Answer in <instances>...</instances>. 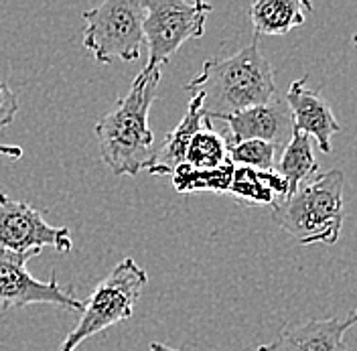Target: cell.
<instances>
[{
    "mask_svg": "<svg viewBox=\"0 0 357 351\" xmlns=\"http://www.w3.org/2000/svg\"><path fill=\"white\" fill-rule=\"evenodd\" d=\"M236 167L227 160L225 165L209 171L191 169L189 165H181L173 173V185L178 193H195V191H213V193H227Z\"/></svg>",
    "mask_w": 357,
    "mask_h": 351,
    "instance_id": "cell-17",
    "label": "cell"
},
{
    "mask_svg": "<svg viewBox=\"0 0 357 351\" xmlns=\"http://www.w3.org/2000/svg\"><path fill=\"white\" fill-rule=\"evenodd\" d=\"M0 156H8V158H21L22 149L17 144H2L0 142Z\"/></svg>",
    "mask_w": 357,
    "mask_h": 351,
    "instance_id": "cell-20",
    "label": "cell"
},
{
    "mask_svg": "<svg viewBox=\"0 0 357 351\" xmlns=\"http://www.w3.org/2000/svg\"><path fill=\"white\" fill-rule=\"evenodd\" d=\"M185 89L199 94L203 116L209 120L260 106L276 98L274 71L260 51L258 35H254L244 49L225 59H207Z\"/></svg>",
    "mask_w": 357,
    "mask_h": 351,
    "instance_id": "cell-2",
    "label": "cell"
},
{
    "mask_svg": "<svg viewBox=\"0 0 357 351\" xmlns=\"http://www.w3.org/2000/svg\"><path fill=\"white\" fill-rule=\"evenodd\" d=\"M227 158V142L220 132L213 130L211 120L205 118L203 120V128H201L189 149L185 154V165H189L191 169H199V171H209V169H218L225 165Z\"/></svg>",
    "mask_w": 357,
    "mask_h": 351,
    "instance_id": "cell-16",
    "label": "cell"
},
{
    "mask_svg": "<svg viewBox=\"0 0 357 351\" xmlns=\"http://www.w3.org/2000/svg\"><path fill=\"white\" fill-rule=\"evenodd\" d=\"M19 108L21 104L17 100V94L6 82H0V128H6L15 122Z\"/></svg>",
    "mask_w": 357,
    "mask_h": 351,
    "instance_id": "cell-19",
    "label": "cell"
},
{
    "mask_svg": "<svg viewBox=\"0 0 357 351\" xmlns=\"http://www.w3.org/2000/svg\"><path fill=\"white\" fill-rule=\"evenodd\" d=\"M354 325L351 317L294 323L280 331L274 341L260 345L258 351H345V331Z\"/></svg>",
    "mask_w": 357,
    "mask_h": 351,
    "instance_id": "cell-11",
    "label": "cell"
},
{
    "mask_svg": "<svg viewBox=\"0 0 357 351\" xmlns=\"http://www.w3.org/2000/svg\"><path fill=\"white\" fill-rule=\"evenodd\" d=\"M349 317H351V321H354V323H357V308L354 311V315H349Z\"/></svg>",
    "mask_w": 357,
    "mask_h": 351,
    "instance_id": "cell-22",
    "label": "cell"
},
{
    "mask_svg": "<svg viewBox=\"0 0 357 351\" xmlns=\"http://www.w3.org/2000/svg\"><path fill=\"white\" fill-rule=\"evenodd\" d=\"M84 47L98 64L136 61L144 43V2L106 0L84 13Z\"/></svg>",
    "mask_w": 357,
    "mask_h": 351,
    "instance_id": "cell-5",
    "label": "cell"
},
{
    "mask_svg": "<svg viewBox=\"0 0 357 351\" xmlns=\"http://www.w3.org/2000/svg\"><path fill=\"white\" fill-rule=\"evenodd\" d=\"M227 193L245 205L274 207L290 197V185L276 169L256 171L248 167H236Z\"/></svg>",
    "mask_w": 357,
    "mask_h": 351,
    "instance_id": "cell-13",
    "label": "cell"
},
{
    "mask_svg": "<svg viewBox=\"0 0 357 351\" xmlns=\"http://www.w3.org/2000/svg\"><path fill=\"white\" fill-rule=\"evenodd\" d=\"M45 246L69 252L73 246L71 232L47 223L41 211L26 201L0 193V250L39 256Z\"/></svg>",
    "mask_w": 357,
    "mask_h": 351,
    "instance_id": "cell-7",
    "label": "cell"
},
{
    "mask_svg": "<svg viewBox=\"0 0 357 351\" xmlns=\"http://www.w3.org/2000/svg\"><path fill=\"white\" fill-rule=\"evenodd\" d=\"M354 43L357 45V33H356V35H354Z\"/></svg>",
    "mask_w": 357,
    "mask_h": 351,
    "instance_id": "cell-23",
    "label": "cell"
},
{
    "mask_svg": "<svg viewBox=\"0 0 357 351\" xmlns=\"http://www.w3.org/2000/svg\"><path fill=\"white\" fill-rule=\"evenodd\" d=\"M149 351H181V350H173V348H167L165 343H158V341H155V343H151ZM250 351H258V348H256V350H250Z\"/></svg>",
    "mask_w": 357,
    "mask_h": 351,
    "instance_id": "cell-21",
    "label": "cell"
},
{
    "mask_svg": "<svg viewBox=\"0 0 357 351\" xmlns=\"http://www.w3.org/2000/svg\"><path fill=\"white\" fill-rule=\"evenodd\" d=\"M35 254H17L0 250V307L22 308L26 305H55L67 311H84V303L63 286L57 278L37 281L29 270L26 262Z\"/></svg>",
    "mask_w": 357,
    "mask_h": 351,
    "instance_id": "cell-8",
    "label": "cell"
},
{
    "mask_svg": "<svg viewBox=\"0 0 357 351\" xmlns=\"http://www.w3.org/2000/svg\"><path fill=\"white\" fill-rule=\"evenodd\" d=\"M312 4L307 0H258L250 6L254 35H287L305 24Z\"/></svg>",
    "mask_w": 357,
    "mask_h": 351,
    "instance_id": "cell-14",
    "label": "cell"
},
{
    "mask_svg": "<svg viewBox=\"0 0 357 351\" xmlns=\"http://www.w3.org/2000/svg\"><path fill=\"white\" fill-rule=\"evenodd\" d=\"M278 173L289 181L290 195L301 185L319 175V163L314 160L311 136L298 130L292 132L289 144L284 147L282 158L278 163Z\"/></svg>",
    "mask_w": 357,
    "mask_h": 351,
    "instance_id": "cell-15",
    "label": "cell"
},
{
    "mask_svg": "<svg viewBox=\"0 0 357 351\" xmlns=\"http://www.w3.org/2000/svg\"><path fill=\"white\" fill-rule=\"evenodd\" d=\"M229 128L225 138L227 144H238L244 140H262L270 142L276 149L287 147L294 132L292 116L284 98H272L266 104L252 106L242 112L229 114V116H218Z\"/></svg>",
    "mask_w": 357,
    "mask_h": 351,
    "instance_id": "cell-9",
    "label": "cell"
},
{
    "mask_svg": "<svg viewBox=\"0 0 357 351\" xmlns=\"http://www.w3.org/2000/svg\"><path fill=\"white\" fill-rule=\"evenodd\" d=\"M203 120H205V116H203L201 96L193 94V98L189 100L187 112H185L183 120L177 124V128L169 132L165 142L156 149L155 158L149 167L151 175L173 177V173L185 163L187 149H189L193 136L203 128Z\"/></svg>",
    "mask_w": 357,
    "mask_h": 351,
    "instance_id": "cell-12",
    "label": "cell"
},
{
    "mask_svg": "<svg viewBox=\"0 0 357 351\" xmlns=\"http://www.w3.org/2000/svg\"><path fill=\"white\" fill-rule=\"evenodd\" d=\"M307 80L309 75H305L303 80H294L284 96V102L292 116L294 130L311 136L312 140H317L319 149L329 154L331 138L333 134L343 130V126L337 122L329 102L321 96V91L307 88Z\"/></svg>",
    "mask_w": 357,
    "mask_h": 351,
    "instance_id": "cell-10",
    "label": "cell"
},
{
    "mask_svg": "<svg viewBox=\"0 0 357 351\" xmlns=\"http://www.w3.org/2000/svg\"><path fill=\"white\" fill-rule=\"evenodd\" d=\"M345 175L327 171L301 185L287 201L272 207V220L303 246L339 240L345 220Z\"/></svg>",
    "mask_w": 357,
    "mask_h": 351,
    "instance_id": "cell-3",
    "label": "cell"
},
{
    "mask_svg": "<svg viewBox=\"0 0 357 351\" xmlns=\"http://www.w3.org/2000/svg\"><path fill=\"white\" fill-rule=\"evenodd\" d=\"M146 285V270L134 262L132 258H124L122 262L116 264L110 274L93 288L88 303H84L77 325L67 333L59 351H75L100 331L130 319Z\"/></svg>",
    "mask_w": 357,
    "mask_h": 351,
    "instance_id": "cell-4",
    "label": "cell"
},
{
    "mask_svg": "<svg viewBox=\"0 0 357 351\" xmlns=\"http://www.w3.org/2000/svg\"><path fill=\"white\" fill-rule=\"evenodd\" d=\"M213 6L209 2L146 0L144 2V41L149 45V67L165 66L181 45L199 39Z\"/></svg>",
    "mask_w": 357,
    "mask_h": 351,
    "instance_id": "cell-6",
    "label": "cell"
},
{
    "mask_svg": "<svg viewBox=\"0 0 357 351\" xmlns=\"http://www.w3.org/2000/svg\"><path fill=\"white\" fill-rule=\"evenodd\" d=\"M160 75V67H144L126 96L96 124L100 153L114 175L136 177L140 171H149L155 158V134L149 126V114Z\"/></svg>",
    "mask_w": 357,
    "mask_h": 351,
    "instance_id": "cell-1",
    "label": "cell"
},
{
    "mask_svg": "<svg viewBox=\"0 0 357 351\" xmlns=\"http://www.w3.org/2000/svg\"><path fill=\"white\" fill-rule=\"evenodd\" d=\"M227 158L234 167L272 171L274 158H276V147L262 140H244L238 144H227Z\"/></svg>",
    "mask_w": 357,
    "mask_h": 351,
    "instance_id": "cell-18",
    "label": "cell"
}]
</instances>
